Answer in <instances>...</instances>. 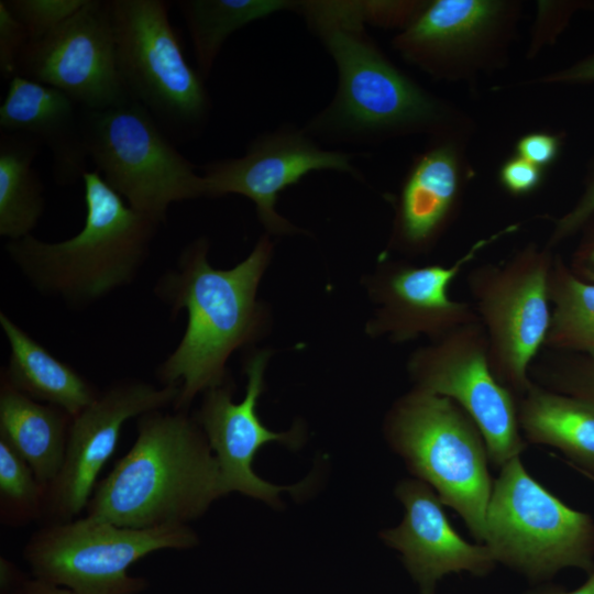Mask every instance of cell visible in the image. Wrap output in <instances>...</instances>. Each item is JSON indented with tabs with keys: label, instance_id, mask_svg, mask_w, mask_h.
I'll return each instance as SVG.
<instances>
[{
	"label": "cell",
	"instance_id": "1",
	"mask_svg": "<svg viewBox=\"0 0 594 594\" xmlns=\"http://www.w3.org/2000/svg\"><path fill=\"white\" fill-rule=\"evenodd\" d=\"M208 252L205 238L190 242L154 287L173 315L184 310L187 316L180 341L156 370L162 385L179 387L176 410H187L199 393L224 385L228 359L255 338L262 323L256 294L272 253L268 239L263 237L229 270L212 267Z\"/></svg>",
	"mask_w": 594,
	"mask_h": 594
},
{
	"label": "cell",
	"instance_id": "2",
	"mask_svg": "<svg viewBox=\"0 0 594 594\" xmlns=\"http://www.w3.org/2000/svg\"><path fill=\"white\" fill-rule=\"evenodd\" d=\"M217 459L187 410L136 418L130 450L94 488L86 515L147 529L188 525L224 496Z\"/></svg>",
	"mask_w": 594,
	"mask_h": 594
},
{
	"label": "cell",
	"instance_id": "3",
	"mask_svg": "<svg viewBox=\"0 0 594 594\" xmlns=\"http://www.w3.org/2000/svg\"><path fill=\"white\" fill-rule=\"evenodd\" d=\"M86 217L74 237L56 242L30 234L6 252L41 295L84 310L131 285L145 265L161 226L131 208L95 170L82 175Z\"/></svg>",
	"mask_w": 594,
	"mask_h": 594
},
{
	"label": "cell",
	"instance_id": "4",
	"mask_svg": "<svg viewBox=\"0 0 594 594\" xmlns=\"http://www.w3.org/2000/svg\"><path fill=\"white\" fill-rule=\"evenodd\" d=\"M338 69V90L311 129L380 138L438 131L447 108L397 69L364 31L360 1H302L299 9Z\"/></svg>",
	"mask_w": 594,
	"mask_h": 594
},
{
	"label": "cell",
	"instance_id": "5",
	"mask_svg": "<svg viewBox=\"0 0 594 594\" xmlns=\"http://www.w3.org/2000/svg\"><path fill=\"white\" fill-rule=\"evenodd\" d=\"M385 432L409 471L483 543L494 480L485 440L472 418L452 399L415 388L393 406Z\"/></svg>",
	"mask_w": 594,
	"mask_h": 594
},
{
	"label": "cell",
	"instance_id": "6",
	"mask_svg": "<svg viewBox=\"0 0 594 594\" xmlns=\"http://www.w3.org/2000/svg\"><path fill=\"white\" fill-rule=\"evenodd\" d=\"M495 562L538 581L564 568H594V521L550 493L519 457L499 468L483 542Z\"/></svg>",
	"mask_w": 594,
	"mask_h": 594
},
{
	"label": "cell",
	"instance_id": "7",
	"mask_svg": "<svg viewBox=\"0 0 594 594\" xmlns=\"http://www.w3.org/2000/svg\"><path fill=\"white\" fill-rule=\"evenodd\" d=\"M197 544L188 525L136 529L85 515L44 524L30 536L22 556L33 578L76 594H141L150 583L129 574L132 564L160 550Z\"/></svg>",
	"mask_w": 594,
	"mask_h": 594
},
{
	"label": "cell",
	"instance_id": "8",
	"mask_svg": "<svg viewBox=\"0 0 594 594\" xmlns=\"http://www.w3.org/2000/svg\"><path fill=\"white\" fill-rule=\"evenodd\" d=\"M117 63L130 96L172 141L196 136L211 101L205 78L184 55L163 0H109Z\"/></svg>",
	"mask_w": 594,
	"mask_h": 594
},
{
	"label": "cell",
	"instance_id": "9",
	"mask_svg": "<svg viewBox=\"0 0 594 594\" xmlns=\"http://www.w3.org/2000/svg\"><path fill=\"white\" fill-rule=\"evenodd\" d=\"M89 161L134 210L160 224L175 202L205 197V179L136 100L82 109Z\"/></svg>",
	"mask_w": 594,
	"mask_h": 594
},
{
	"label": "cell",
	"instance_id": "10",
	"mask_svg": "<svg viewBox=\"0 0 594 594\" xmlns=\"http://www.w3.org/2000/svg\"><path fill=\"white\" fill-rule=\"evenodd\" d=\"M552 264L546 249L530 244L502 264L474 268L468 277L492 371L517 399L534 383L528 370L549 330Z\"/></svg>",
	"mask_w": 594,
	"mask_h": 594
},
{
	"label": "cell",
	"instance_id": "11",
	"mask_svg": "<svg viewBox=\"0 0 594 594\" xmlns=\"http://www.w3.org/2000/svg\"><path fill=\"white\" fill-rule=\"evenodd\" d=\"M408 369L415 388L452 399L472 418L495 466L520 457L527 448L517 397L492 371L487 336L480 321L420 348Z\"/></svg>",
	"mask_w": 594,
	"mask_h": 594
},
{
	"label": "cell",
	"instance_id": "12",
	"mask_svg": "<svg viewBox=\"0 0 594 594\" xmlns=\"http://www.w3.org/2000/svg\"><path fill=\"white\" fill-rule=\"evenodd\" d=\"M178 395V386H156L134 377L118 380L100 391L73 417L62 468L46 488L44 524L77 518L86 509L124 424L147 411L174 407Z\"/></svg>",
	"mask_w": 594,
	"mask_h": 594
},
{
	"label": "cell",
	"instance_id": "13",
	"mask_svg": "<svg viewBox=\"0 0 594 594\" xmlns=\"http://www.w3.org/2000/svg\"><path fill=\"white\" fill-rule=\"evenodd\" d=\"M18 75L59 89L85 110L133 99L118 69L109 0H87L54 31L29 43Z\"/></svg>",
	"mask_w": 594,
	"mask_h": 594
},
{
	"label": "cell",
	"instance_id": "14",
	"mask_svg": "<svg viewBox=\"0 0 594 594\" xmlns=\"http://www.w3.org/2000/svg\"><path fill=\"white\" fill-rule=\"evenodd\" d=\"M352 158L351 153L321 148L304 131L280 128L253 140L241 157L205 164V197L242 195L255 204L257 217L270 232H295L275 210L279 193L315 170L355 175Z\"/></svg>",
	"mask_w": 594,
	"mask_h": 594
},
{
	"label": "cell",
	"instance_id": "15",
	"mask_svg": "<svg viewBox=\"0 0 594 594\" xmlns=\"http://www.w3.org/2000/svg\"><path fill=\"white\" fill-rule=\"evenodd\" d=\"M514 227L483 239L451 265H392L374 285L380 304L370 332L405 342L419 336L439 340L471 322L480 321L474 306L454 300L449 295L453 279L479 252Z\"/></svg>",
	"mask_w": 594,
	"mask_h": 594
},
{
	"label": "cell",
	"instance_id": "16",
	"mask_svg": "<svg viewBox=\"0 0 594 594\" xmlns=\"http://www.w3.org/2000/svg\"><path fill=\"white\" fill-rule=\"evenodd\" d=\"M513 6L494 0L424 2L394 38L410 63L438 77H458L480 67L510 25Z\"/></svg>",
	"mask_w": 594,
	"mask_h": 594
},
{
	"label": "cell",
	"instance_id": "17",
	"mask_svg": "<svg viewBox=\"0 0 594 594\" xmlns=\"http://www.w3.org/2000/svg\"><path fill=\"white\" fill-rule=\"evenodd\" d=\"M267 360L266 351L249 358L245 364L246 393L241 402H233L230 389L224 385L205 392L196 420L219 464L224 494L239 492L274 504L280 491L296 486L278 487L262 480L252 469L253 460L261 447L267 442L296 444L298 430L273 432L257 416L256 403L263 392Z\"/></svg>",
	"mask_w": 594,
	"mask_h": 594
},
{
	"label": "cell",
	"instance_id": "18",
	"mask_svg": "<svg viewBox=\"0 0 594 594\" xmlns=\"http://www.w3.org/2000/svg\"><path fill=\"white\" fill-rule=\"evenodd\" d=\"M405 508L402 522L382 532L385 543L402 560L421 594H435L438 581L450 573H490L496 562L484 543H470L451 525L433 488L418 479H406L395 490Z\"/></svg>",
	"mask_w": 594,
	"mask_h": 594
},
{
	"label": "cell",
	"instance_id": "19",
	"mask_svg": "<svg viewBox=\"0 0 594 594\" xmlns=\"http://www.w3.org/2000/svg\"><path fill=\"white\" fill-rule=\"evenodd\" d=\"M0 128L46 145L56 183L73 184L87 172L82 108L59 89L16 75L0 107Z\"/></svg>",
	"mask_w": 594,
	"mask_h": 594
},
{
	"label": "cell",
	"instance_id": "20",
	"mask_svg": "<svg viewBox=\"0 0 594 594\" xmlns=\"http://www.w3.org/2000/svg\"><path fill=\"white\" fill-rule=\"evenodd\" d=\"M462 164L455 145L441 143L422 153L408 172L397 201L394 243L408 252L428 250L457 209Z\"/></svg>",
	"mask_w": 594,
	"mask_h": 594
},
{
	"label": "cell",
	"instance_id": "21",
	"mask_svg": "<svg viewBox=\"0 0 594 594\" xmlns=\"http://www.w3.org/2000/svg\"><path fill=\"white\" fill-rule=\"evenodd\" d=\"M0 327L9 343L8 365L0 378L16 391L75 417L99 395V389L68 363L53 355L6 312Z\"/></svg>",
	"mask_w": 594,
	"mask_h": 594
},
{
	"label": "cell",
	"instance_id": "22",
	"mask_svg": "<svg viewBox=\"0 0 594 594\" xmlns=\"http://www.w3.org/2000/svg\"><path fill=\"white\" fill-rule=\"evenodd\" d=\"M72 420L66 410L33 399L0 378V440L29 463L46 488L62 468Z\"/></svg>",
	"mask_w": 594,
	"mask_h": 594
},
{
	"label": "cell",
	"instance_id": "23",
	"mask_svg": "<svg viewBox=\"0 0 594 594\" xmlns=\"http://www.w3.org/2000/svg\"><path fill=\"white\" fill-rule=\"evenodd\" d=\"M527 443L550 446L594 471V400L532 383L517 399Z\"/></svg>",
	"mask_w": 594,
	"mask_h": 594
},
{
	"label": "cell",
	"instance_id": "24",
	"mask_svg": "<svg viewBox=\"0 0 594 594\" xmlns=\"http://www.w3.org/2000/svg\"><path fill=\"white\" fill-rule=\"evenodd\" d=\"M41 143L1 131L0 237L8 241L32 234L45 209L44 186L33 167Z\"/></svg>",
	"mask_w": 594,
	"mask_h": 594
},
{
	"label": "cell",
	"instance_id": "25",
	"mask_svg": "<svg viewBox=\"0 0 594 594\" xmlns=\"http://www.w3.org/2000/svg\"><path fill=\"white\" fill-rule=\"evenodd\" d=\"M175 3L187 25L198 72L205 79L232 33L274 12L299 7V2L286 0H180Z\"/></svg>",
	"mask_w": 594,
	"mask_h": 594
},
{
	"label": "cell",
	"instance_id": "26",
	"mask_svg": "<svg viewBox=\"0 0 594 594\" xmlns=\"http://www.w3.org/2000/svg\"><path fill=\"white\" fill-rule=\"evenodd\" d=\"M549 300L552 309L544 345L583 352L594 360V284L553 263Z\"/></svg>",
	"mask_w": 594,
	"mask_h": 594
},
{
	"label": "cell",
	"instance_id": "27",
	"mask_svg": "<svg viewBox=\"0 0 594 594\" xmlns=\"http://www.w3.org/2000/svg\"><path fill=\"white\" fill-rule=\"evenodd\" d=\"M46 486L29 463L0 440V521L8 527H24L43 520Z\"/></svg>",
	"mask_w": 594,
	"mask_h": 594
},
{
	"label": "cell",
	"instance_id": "28",
	"mask_svg": "<svg viewBox=\"0 0 594 594\" xmlns=\"http://www.w3.org/2000/svg\"><path fill=\"white\" fill-rule=\"evenodd\" d=\"M9 11L24 26L30 43L37 41L73 14H75L87 0H2Z\"/></svg>",
	"mask_w": 594,
	"mask_h": 594
},
{
	"label": "cell",
	"instance_id": "29",
	"mask_svg": "<svg viewBox=\"0 0 594 594\" xmlns=\"http://www.w3.org/2000/svg\"><path fill=\"white\" fill-rule=\"evenodd\" d=\"M30 43L21 22L0 1V73L3 79L11 80L18 75L20 58Z\"/></svg>",
	"mask_w": 594,
	"mask_h": 594
},
{
	"label": "cell",
	"instance_id": "30",
	"mask_svg": "<svg viewBox=\"0 0 594 594\" xmlns=\"http://www.w3.org/2000/svg\"><path fill=\"white\" fill-rule=\"evenodd\" d=\"M360 4L365 23L405 28L421 9L424 2L360 1Z\"/></svg>",
	"mask_w": 594,
	"mask_h": 594
},
{
	"label": "cell",
	"instance_id": "31",
	"mask_svg": "<svg viewBox=\"0 0 594 594\" xmlns=\"http://www.w3.org/2000/svg\"><path fill=\"white\" fill-rule=\"evenodd\" d=\"M541 179V168L518 155L505 162L499 172L502 186L514 195L534 191Z\"/></svg>",
	"mask_w": 594,
	"mask_h": 594
},
{
	"label": "cell",
	"instance_id": "32",
	"mask_svg": "<svg viewBox=\"0 0 594 594\" xmlns=\"http://www.w3.org/2000/svg\"><path fill=\"white\" fill-rule=\"evenodd\" d=\"M594 216V175L574 207L556 223L550 244L570 237Z\"/></svg>",
	"mask_w": 594,
	"mask_h": 594
},
{
	"label": "cell",
	"instance_id": "33",
	"mask_svg": "<svg viewBox=\"0 0 594 594\" xmlns=\"http://www.w3.org/2000/svg\"><path fill=\"white\" fill-rule=\"evenodd\" d=\"M560 141L553 134L535 132L522 136L517 145V155L543 167L551 164L559 153Z\"/></svg>",
	"mask_w": 594,
	"mask_h": 594
},
{
	"label": "cell",
	"instance_id": "34",
	"mask_svg": "<svg viewBox=\"0 0 594 594\" xmlns=\"http://www.w3.org/2000/svg\"><path fill=\"white\" fill-rule=\"evenodd\" d=\"M546 84H585L594 81V54L542 79Z\"/></svg>",
	"mask_w": 594,
	"mask_h": 594
},
{
	"label": "cell",
	"instance_id": "35",
	"mask_svg": "<svg viewBox=\"0 0 594 594\" xmlns=\"http://www.w3.org/2000/svg\"><path fill=\"white\" fill-rule=\"evenodd\" d=\"M29 576L11 560L1 556L0 558V594H11Z\"/></svg>",
	"mask_w": 594,
	"mask_h": 594
},
{
	"label": "cell",
	"instance_id": "36",
	"mask_svg": "<svg viewBox=\"0 0 594 594\" xmlns=\"http://www.w3.org/2000/svg\"><path fill=\"white\" fill-rule=\"evenodd\" d=\"M11 594H76L69 588L36 578H28Z\"/></svg>",
	"mask_w": 594,
	"mask_h": 594
},
{
	"label": "cell",
	"instance_id": "37",
	"mask_svg": "<svg viewBox=\"0 0 594 594\" xmlns=\"http://www.w3.org/2000/svg\"><path fill=\"white\" fill-rule=\"evenodd\" d=\"M532 594H594V570L591 571L586 582L574 591L564 592L557 588H542Z\"/></svg>",
	"mask_w": 594,
	"mask_h": 594
},
{
	"label": "cell",
	"instance_id": "38",
	"mask_svg": "<svg viewBox=\"0 0 594 594\" xmlns=\"http://www.w3.org/2000/svg\"><path fill=\"white\" fill-rule=\"evenodd\" d=\"M584 273L590 279L594 280V245L588 251L584 261Z\"/></svg>",
	"mask_w": 594,
	"mask_h": 594
},
{
	"label": "cell",
	"instance_id": "39",
	"mask_svg": "<svg viewBox=\"0 0 594 594\" xmlns=\"http://www.w3.org/2000/svg\"><path fill=\"white\" fill-rule=\"evenodd\" d=\"M592 387H593V392H594V372H593V375H592ZM590 399H593L594 400V397L590 398Z\"/></svg>",
	"mask_w": 594,
	"mask_h": 594
}]
</instances>
